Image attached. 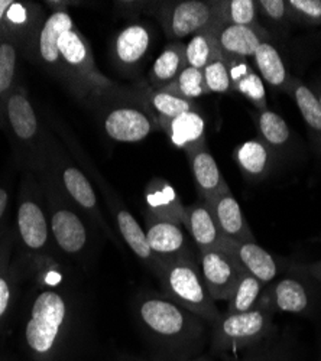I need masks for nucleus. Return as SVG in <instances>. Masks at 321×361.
Masks as SVG:
<instances>
[{
  "label": "nucleus",
  "mask_w": 321,
  "mask_h": 361,
  "mask_svg": "<svg viewBox=\"0 0 321 361\" xmlns=\"http://www.w3.org/2000/svg\"><path fill=\"white\" fill-rule=\"evenodd\" d=\"M133 312L145 336L168 355L186 357L202 344L206 321L172 302L164 293H139Z\"/></svg>",
  "instance_id": "nucleus-1"
},
{
  "label": "nucleus",
  "mask_w": 321,
  "mask_h": 361,
  "mask_svg": "<svg viewBox=\"0 0 321 361\" xmlns=\"http://www.w3.org/2000/svg\"><path fill=\"white\" fill-rule=\"evenodd\" d=\"M15 247L31 272L40 275L58 264V250L49 230L42 185L34 171H29L20 185L15 219ZM19 262V263H20Z\"/></svg>",
  "instance_id": "nucleus-2"
},
{
  "label": "nucleus",
  "mask_w": 321,
  "mask_h": 361,
  "mask_svg": "<svg viewBox=\"0 0 321 361\" xmlns=\"http://www.w3.org/2000/svg\"><path fill=\"white\" fill-rule=\"evenodd\" d=\"M71 325V305L58 286L42 285L23 325V344L34 361L60 358Z\"/></svg>",
  "instance_id": "nucleus-3"
},
{
  "label": "nucleus",
  "mask_w": 321,
  "mask_h": 361,
  "mask_svg": "<svg viewBox=\"0 0 321 361\" xmlns=\"http://www.w3.org/2000/svg\"><path fill=\"white\" fill-rule=\"evenodd\" d=\"M42 185L51 235L58 253L84 262L93 252V230H97L73 201L42 169L34 171Z\"/></svg>",
  "instance_id": "nucleus-4"
},
{
  "label": "nucleus",
  "mask_w": 321,
  "mask_h": 361,
  "mask_svg": "<svg viewBox=\"0 0 321 361\" xmlns=\"http://www.w3.org/2000/svg\"><path fill=\"white\" fill-rule=\"evenodd\" d=\"M58 51L61 58L60 80L81 102L97 106L104 99L125 90L123 85L113 82L99 71L90 42L77 27L60 37Z\"/></svg>",
  "instance_id": "nucleus-5"
},
{
  "label": "nucleus",
  "mask_w": 321,
  "mask_h": 361,
  "mask_svg": "<svg viewBox=\"0 0 321 361\" xmlns=\"http://www.w3.org/2000/svg\"><path fill=\"white\" fill-rule=\"evenodd\" d=\"M38 169L45 171L55 180L56 185L63 190L73 204L103 235L116 245V247L123 249L122 240L109 224L102 212L96 190L89 175L80 166L73 164L71 159L58 147V145L51 140V137L48 139L44 162Z\"/></svg>",
  "instance_id": "nucleus-6"
},
{
  "label": "nucleus",
  "mask_w": 321,
  "mask_h": 361,
  "mask_svg": "<svg viewBox=\"0 0 321 361\" xmlns=\"http://www.w3.org/2000/svg\"><path fill=\"white\" fill-rule=\"evenodd\" d=\"M155 276L161 283L162 293L172 302L212 325L220 318L216 300L201 278L198 257L161 262Z\"/></svg>",
  "instance_id": "nucleus-7"
},
{
  "label": "nucleus",
  "mask_w": 321,
  "mask_h": 361,
  "mask_svg": "<svg viewBox=\"0 0 321 361\" xmlns=\"http://www.w3.org/2000/svg\"><path fill=\"white\" fill-rule=\"evenodd\" d=\"M0 126L9 133L18 157L31 171H37L44 162L49 136L45 137L41 129L35 107L25 87L16 85L5 99Z\"/></svg>",
  "instance_id": "nucleus-8"
},
{
  "label": "nucleus",
  "mask_w": 321,
  "mask_h": 361,
  "mask_svg": "<svg viewBox=\"0 0 321 361\" xmlns=\"http://www.w3.org/2000/svg\"><path fill=\"white\" fill-rule=\"evenodd\" d=\"M95 107L104 135L113 142L138 143L158 130L142 100L139 87H125L123 92L104 99Z\"/></svg>",
  "instance_id": "nucleus-9"
},
{
  "label": "nucleus",
  "mask_w": 321,
  "mask_h": 361,
  "mask_svg": "<svg viewBox=\"0 0 321 361\" xmlns=\"http://www.w3.org/2000/svg\"><path fill=\"white\" fill-rule=\"evenodd\" d=\"M71 149L74 150L75 157L78 158V161L83 162L84 168L87 169V172L90 173V176L93 178L95 183L97 184L106 207L109 208V213L114 220V227H116V233H118L119 238L122 240V243L126 245L132 253L139 259V262L147 267L151 274L157 275L159 263L158 259L152 255L148 242H147V235H145L143 227L138 223V220L133 217V214L129 212V208L125 205V202L121 200V197L118 195L109 184L107 180L97 172L96 166L90 162V159L85 157V154L83 152L81 149H78V146L75 145V142H70Z\"/></svg>",
  "instance_id": "nucleus-10"
},
{
  "label": "nucleus",
  "mask_w": 321,
  "mask_h": 361,
  "mask_svg": "<svg viewBox=\"0 0 321 361\" xmlns=\"http://www.w3.org/2000/svg\"><path fill=\"white\" fill-rule=\"evenodd\" d=\"M212 326L213 351H235L264 341L274 331V312L262 307L239 314L226 312Z\"/></svg>",
  "instance_id": "nucleus-11"
},
{
  "label": "nucleus",
  "mask_w": 321,
  "mask_h": 361,
  "mask_svg": "<svg viewBox=\"0 0 321 361\" xmlns=\"http://www.w3.org/2000/svg\"><path fill=\"white\" fill-rule=\"evenodd\" d=\"M320 289L314 282L289 263L286 275L268 285L262 293L258 307L271 312H284L296 315H311L317 310Z\"/></svg>",
  "instance_id": "nucleus-12"
},
{
  "label": "nucleus",
  "mask_w": 321,
  "mask_h": 361,
  "mask_svg": "<svg viewBox=\"0 0 321 361\" xmlns=\"http://www.w3.org/2000/svg\"><path fill=\"white\" fill-rule=\"evenodd\" d=\"M148 9L158 18L169 39L183 41L217 23L214 0H180L150 4Z\"/></svg>",
  "instance_id": "nucleus-13"
},
{
  "label": "nucleus",
  "mask_w": 321,
  "mask_h": 361,
  "mask_svg": "<svg viewBox=\"0 0 321 361\" xmlns=\"http://www.w3.org/2000/svg\"><path fill=\"white\" fill-rule=\"evenodd\" d=\"M142 227L148 246L158 262L198 257V252L183 226L161 220L150 212H143Z\"/></svg>",
  "instance_id": "nucleus-14"
},
{
  "label": "nucleus",
  "mask_w": 321,
  "mask_h": 361,
  "mask_svg": "<svg viewBox=\"0 0 321 361\" xmlns=\"http://www.w3.org/2000/svg\"><path fill=\"white\" fill-rule=\"evenodd\" d=\"M73 27L75 26L71 15L66 9H56L44 19L32 41L26 47V51L31 52L35 61L58 80L61 77V58L60 51H58V39Z\"/></svg>",
  "instance_id": "nucleus-15"
},
{
  "label": "nucleus",
  "mask_w": 321,
  "mask_h": 361,
  "mask_svg": "<svg viewBox=\"0 0 321 361\" xmlns=\"http://www.w3.org/2000/svg\"><path fill=\"white\" fill-rule=\"evenodd\" d=\"M201 278L214 300H229L245 270L223 249L198 252Z\"/></svg>",
  "instance_id": "nucleus-16"
},
{
  "label": "nucleus",
  "mask_w": 321,
  "mask_h": 361,
  "mask_svg": "<svg viewBox=\"0 0 321 361\" xmlns=\"http://www.w3.org/2000/svg\"><path fill=\"white\" fill-rule=\"evenodd\" d=\"M219 249L230 253L245 272L256 278L264 286L275 282L282 272H286L291 263L272 256L256 242H230V240L223 238Z\"/></svg>",
  "instance_id": "nucleus-17"
},
{
  "label": "nucleus",
  "mask_w": 321,
  "mask_h": 361,
  "mask_svg": "<svg viewBox=\"0 0 321 361\" xmlns=\"http://www.w3.org/2000/svg\"><path fill=\"white\" fill-rule=\"evenodd\" d=\"M152 44V32L148 25L132 23L114 37L111 44L113 61L121 71H136L147 58Z\"/></svg>",
  "instance_id": "nucleus-18"
},
{
  "label": "nucleus",
  "mask_w": 321,
  "mask_h": 361,
  "mask_svg": "<svg viewBox=\"0 0 321 361\" xmlns=\"http://www.w3.org/2000/svg\"><path fill=\"white\" fill-rule=\"evenodd\" d=\"M15 234L6 227L0 234V329L8 322L18 296L22 270L13 260Z\"/></svg>",
  "instance_id": "nucleus-19"
},
{
  "label": "nucleus",
  "mask_w": 321,
  "mask_h": 361,
  "mask_svg": "<svg viewBox=\"0 0 321 361\" xmlns=\"http://www.w3.org/2000/svg\"><path fill=\"white\" fill-rule=\"evenodd\" d=\"M184 228L197 252L219 249L224 238L219 230L210 204L202 200L186 207Z\"/></svg>",
  "instance_id": "nucleus-20"
},
{
  "label": "nucleus",
  "mask_w": 321,
  "mask_h": 361,
  "mask_svg": "<svg viewBox=\"0 0 321 361\" xmlns=\"http://www.w3.org/2000/svg\"><path fill=\"white\" fill-rule=\"evenodd\" d=\"M210 207L224 238L230 242H256L243 209L230 190L214 198L210 202Z\"/></svg>",
  "instance_id": "nucleus-21"
},
{
  "label": "nucleus",
  "mask_w": 321,
  "mask_h": 361,
  "mask_svg": "<svg viewBox=\"0 0 321 361\" xmlns=\"http://www.w3.org/2000/svg\"><path fill=\"white\" fill-rule=\"evenodd\" d=\"M161 132H164L169 142L188 155L197 150L207 147L206 120L200 110L187 111L172 118Z\"/></svg>",
  "instance_id": "nucleus-22"
},
{
  "label": "nucleus",
  "mask_w": 321,
  "mask_h": 361,
  "mask_svg": "<svg viewBox=\"0 0 321 361\" xmlns=\"http://www.w3.org/2000/svg\"><path fill=\"white\" fill-rule=\"evenodd\" d=\"M233 158L243 176L250 183H262L268 179L278 159L271 147L260 137H253L241 143L233 150Z\"/></svg>",
  "instance_id": "nucleus-23"
},
{
  "label": "nucleus",
  "mask_w": 321,
  "mask_h": 361,
  "mask_svg": "<svg viewBox=\"0 0 321 361\" xmlns=\"http://www.w3.org/2000/svg\"><path fill=\"white\" fill-rule=\"evenodd\" d=\"M252 59L258 74L264 80V82H267L274 90H278V92L289 93V87L294 77L291 75L284 55L271 35H267L260 41Z\"/></svg>",
  "instance_id": "nucleus-24"
},
{
  "label": "nucleus",
  "mask_w": 321,
  "mask_h": 361,
  "mask_svg": "<svg viewBox=\"0 0 321 361\" xmlns=\"http://www.w3.org/2000/svg\"><path fill=\"white\" fill-rule=\"evenodd\" d=\"M187 158L200 200L210 204L214 198L230 190L209 147L188 154Z\"/></svg>",
  "instance_id": "nucleus-25"
},
{
  "label": "nucleus",
  "mask_w": 321,
  "mask_h": 361,
  "mask_svg": "<svg viewBox=\"0 0 321 361\" xmlns=\"http://www.w3.org/2000/svg\"><path fill=\"white\" fill-rule=\"evenodd\" d=\"M230 71L231 90L242 94L256 109V111L268 110V97L264 80L260 78L248 58L223 56Z\"/></svg>",
  "instance_id": "nucleus-26"
},
{
  "label": "nucleus",
  "mask_w": 321,
  "mask_h": 361,
  "mask_svg": "<svg viewBox=\"0 0 321 361\" xmlns=\"http://www.w3.org/2000/svg\"><path fill=\"white\" fill-rule=\"evenodd\" d=\"M217 41L223 56L252 58L260 44L269 32L264 26H239V25H216Z\"/></svg>",
  "instance_id": "nucleus-27"
},
{
  "label": "nucleus",
  "mask_w": 321,
  "mask_h": 361,
  "mask_svg": "<svg viewBox=\"0 0 321 361\" xmlns=\"http://www.w3.org/2000/svg\"><path fill=\"white\" fill-rule=\"evenodd\" d=\"M145 201L148 207L147 212L152 216L184 227L186 207L174 187H171L165 179L154 178L150 180L147 190H145Z\"/></svg>",
  "instance_id": "nucleus-28"
},
{
  "label": "nucleus",
  "mask_w": 321,
  "mask_h": 361,
  "mask_svg": "<svg viewBox=\"0 0 321 361\" xmlns=\"http://www.w3.org/2000/svg\"><path fill=\"white\" fill-rule=\"evenodd\" d=\"M139 92L145 106H147L150 114L155 120L158 130L183 113L200 110L194 102L178 97L177 94L165 92V90H155L150 85H139Z\"/></svg>",
  "instance_id": "nucleus-29"
},
{
  "label": "nucleus",
  "mask_w": 321,
  "mask_h": 361,
  "mask_svg": "<svg viewBox=\"0 0 321 361\" xmlns=\"http://www.w3.org/2000/svg\"><path fill=\"white\" fill-rule=\"evenodd\" d=\"M255 123L259 137L264 140L277 158H286L296 149L294 133L282 116L274 110L256 111Z\"/></svg>",
  "instance_id": "nucleus-30"
},
{
  "label": "nucleus",
  "mask_w": 321,
  "mask_h": 361,
  "mask_svg": "<svg viewBox=\"0 0 321 361\" xmlns=\"http://www.w3.org/2000/svg\"><path fill=\"white\" fill-rule=\"evenodd\" d=\"M42 22V12L37 4L16 2V0H13V5L9 8L5 16V22L0 32L15 37L26 49L28 44L32 41Z\"/></svg>",
  "instance_id": "nucleus-31"
},
{
  "label": "nucleus",
  "mask_w": 321,
  "mask_h": 361,
  "mask_svg": "<svg viewBox=\"0 0 321 361\" xmlns=\"http://www.w3.org/2000/svg\"><path fill=\"white\" fill-rule=\"evenodd\" d=\"M186 67H188L186 59V44L183 41L169 42L150 70L148 85L155 90H164L178 78Z\"/></svg>",
  "instance_id": "nucleus-32"
},
{
  "label": "nucleus",
  "mask_w": 321,
  "mask_h": 361,
  "mask_svg": "<svg viewBox=\"0 0 321 361\" xmlns=\"http://www.w3.org/2000/svg\"><path fill=\"white\" fill-rule=\"evenodd\" d=\"M288 94L296 102L303 116L314 152L321 158V107L314 93L310 90L308 84L301 81L298 77H294Z\"/></svg>",
  "instance_id": "nucleus-33"
},
{
  "label": "nucleus",
  "mask_w": 321,
  "mask_h": 361,
  "mask_svg": "<svg viewBox=\"0 0 321 361\" xmlns=\"http://www.w3.org/2000/svg\"><path fill=\"white\" fill-rule=\"evenodd\" d=\"M222 56L223 55L217 41L216 25L194 34L186 44V59L188 67L204 70L214 59Z\"/></svg>",
  "instance_id": "nucleus-34"
},
{
  "label": "nucleus",
  "mask_w": 321,
  "mask_h": 361,
  "mask_svg": "<svg viewBox=\"0 0 321 361\" xmlns=\"http://www.w3.org/2000/svg\"><path fill=\"white\" fill-rule=\"evenodd\" d=\"M22 48L19 39L0 32V110L8 94L18 85V61Z\"/></svg>",
  "instance_id": "nucleus-35"
},
{
  "label": "nucleus",
  "mask_w": 321,
  "mask_h": 361,
  "mask_svg": "<svg viewBox=\"0 0 321 361\" xmlns=\"http://www.w3.org/2000/svg\"><path fill=\"white\" fill-rule=\"evenodd\" d=\"M216 25H239L260 27L258 2L255 0H214Z\"/></svg>",
  "instance_id": "nucleus-36"
},
{
  "label": "nucleus",
  "mask_w": 321,
  "mask_h": 361,
  "mask_svg": "<svg viewBox=\"0 0 321 361\" xmlns=\"http://www.w3.org/2000/svg\"><path fill=\"white\" fill-rule=\"evenodd\" d=\"M264 288L265 286L262 285L256 278H253L248 272H243L235 290H233L231 296L227 300L226 312L239 314V312H246L256 308Z\"/></svg>",
  "instance_id": "nucleus-37"
},
{
  "label": "nucleus",
  "mask_w": 321,
  "mask_h": 361,
  "mask_svg": "<svg viewBox=\"0 0 321 361\" xmlns=\"http://www.w3.org/2000/svg\"><path fill=\"white\" fill-rule=\"evenodd\" d=\"M164 90L194 103L197 99L210 94L206 81H204L202 70H197L193 67H186L178 78Z\"/></svg>",
  "instance_id": "nucleus-38"
},
{
  "label": "nucleus",
  "mask_w": 321,
  "mask_h": 361,
  "mask_svg": "<svg viewBox=\"0 0 321 361\" xmlns=\"http://www.w3.org/2000/svg\"><path fill=\"white\" fill-rule=\"evenodd\" d=\"M289 22L307 27L321 26V0H286Z\"/></svg>",
  "instance_id": "nucleus-39"
},
{
  "label": "nucleus",
  "mask_w": 321,
  "mask_h": 361,
  "mask_svg": "<svg viewBox=\"0 0 321 361\" xmlns=\"http://www.w3.org/2000/svg\"><path fill=\"white\" fill-rule=\"evenodd\" d=\"M202 75L210 94H224L233 92L229 64L223 56L214 59L213 63L204 68Z\"/></svg>",
  "instance_id": "nucleus-40"
},
{
  "label": "nucleus",
  "mask_w": 321,
  "mask_h": 361,
  "mask_svg": "<svg viewBox=\"0 0 321 361\" xmlns=\"http://www.w3.org/2000/svg\"><path fill=\"white\" fill-rule=\"evenodd\" d=\"M259 16L265 18L269 25L286 27L289 22V11L286 0H258Z\"/></svg>",
  "instance_id": "nucleus-41"
},
{
  "label": "nucleus",
  "mask_w": 321,
  "mask_h": 361,
  "mask_svg": "<svg viewBox=\"0 0 321 361\" xmlns=\"http://www.w3.org/2000/svg\"><path fill=\"white\" fill-rule=\"evenodd\" d=\"M293 266L297 270H300L301 274H304L307 278H310L321 292V260L311 262V263H296V262H293Z\"/></svg>",
  "instance_id": "nucleus-42"
},
{
  "label": "nucleus",
  "mask_w": 321,
  "mask_h": 361,
  "mask_svg": "<svg viewBox=\"0 0 321 361\" xmlns=\"http://www.w3.org/2000/svg\"><path fill=\"white\" fill-rule=\"evenodd\" d=\"M9 205H11V192L8 188L0 187V234L5 230V219L9 213Z\"/></svg>",
  "instance_id": "nucleus-43"
},
{
  "label": "nucleus",
  "mask_w": 321,
  "mask_h": 361,
  "mask_svg": "<svg viewBox=\"0 0 321 361\" xmlns=\"http://www.w3.org/2000/svg\"><path fill=\"white\" fill-rule=\"evenodd\" d=\"M308 87H310L311 92L314 93V96H315V99H317V102H318V104L321 107V73H318L313 78V81L308 84Z\"/></svg>",
  "instance_id": "nucleus-44"
},
{
  "label": "nucleus",
  "mask_w": 321,
  "mask_h": 361,
  "mask_svg": "<svg viewBox=\"0 0 321 361\" xmlns=\"http://www.w3.org/2000/svg\"><path fill=\"white\" fill-rule=\"evenodd\" d=\"M12 5H13V0H0V31H2L5 16Z\"/></svg>",
  "instance_id": "nucleus-45"
},
{
  "label": "nucleus",
  "mask_w": 321,
  "mask_h": 361,
  "mask_svg": "<svg viewBox=\"0 0 321 361\" xmlns=\"http://www.w3.org/2000/svg\"><path fill=\"white\" fill-rule=\"evenodd\" d=\"M245 361H258L256 358H248V360H245Z\"/></svg>",
  "instance_id": "nucleus-46"
},
{
  "label": "nucleus",
  "mask_w": 321,
  "mask_h": 361,
  "mask_svg": "<svg viewBox=\"0 0 321 361\" xmlns=\"http://www.w3.org/2000/svg\"><path fill=\"white\" fill-rule=\"evenodd\" d=\"M0 118H2V110H0Z\"/></svg>",
  "instance_id": "nucleus-47"
},
{
  "label": "nucleus",
  "mask_w": 321,
  "mask_h": 361,
  "mask_svg": "<svg viewBox=\"0 0 321 361\" xmlns=\"http://www.w3.org/2000/svg\"><path fill=\"white\" fill-rule=\"evenodd\" d=\"M195 361H204V360H195Z\"/></svg>",
  "instance_id": "nucleus-48"
}]
</instances>
